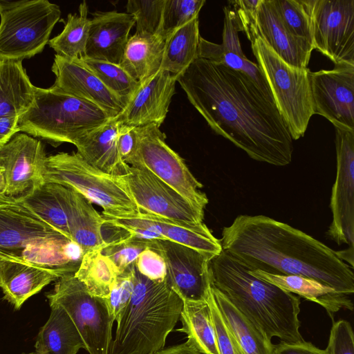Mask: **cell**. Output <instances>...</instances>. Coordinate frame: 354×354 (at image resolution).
Listing matches in <instances>:
<instances>
[{"mask_svg": "<svg viewBox=\"0 0 354 354\" xmlns=\"http://www.w3.org/2000/svg\"><path fill=\"white\" fill-rule=\"evenodd\" d=\"M177 82L211 129L250 158L275 166L291 162L293 140L285 121L244 73L198 57Z\"/></svg>", "mask_w": 354, "mask_h": 354, "instance_id": "obj_1", "label": "cell"}, {"mask_svg": "<svg viewBox=\"0 0 354 354\" xmlns=\"http://www.w3.org/2000/svg\"><path fill=\"white\" fill-rule=\"evenodd\" d=\"M222 249L249 270L297 275L352 295L353 268L306 233L264 215H239L224 227Z\"/></svg>", "mask_w": 354, "mask_h": 354, "instance_id": "obj_2", "label": "cell"}, {"mask_svg": "<svg viewBox=\"0 0 354 354\" xmlns=\"http://www.w3.org/2000/svg\"><path fill=\"white\" fill-rule=\"evenodd\" d=\"M209 268L212 285L269 340H304L299 332V297L255 277L223 250L212 259Z\"/></svg>", "mask_w": 354, "mask_h": 354, "instance_id": "obj_3", "label": "cell"}, {"mask_svg": "<svg viewBox=\"0 0 354 354\" xmlns=\"http://www.w3.org/2000/svg\"><path fill=\"white\" fill-rule=\"evenodd\" d=\"M131 298L116 320L109 354H153L164 348L180 319L183 300L169 286L149 279L133 264Z\"/></svg>", "mask_w": 354, "mask_h": 354, "instance_id": "obj_4", "label": "cell"}, {"mask_svg": "<svg viewBox=\"0 0 354 354\" xmlns=\"http://www.w3.org/2000/svg\"><path fill=\"white\" fill-rule=\"evenodd\" d=\"M84 253L21 201L0 205V258L75 273Z\"/></svg>", "mask_w": 354, "mask_h": 354, "instance_id": "obj_5", "label": "cell"}, {"mask_svg": "<svg viewBox=\"0 0 354 354\" xmlns=\"http://www.w3.org/2000/svg\"><path fill=\"white\" fill-rule=\"evenodd\" d=\"M112 118L95 104L67 94L52 86L35 87L34 101L19 117V131L57 146L75 145Z\"/></svg>", "mask_w": 354, "mask_h": 354, "instance_id": "obj_6", "label": "cell"}, {"mask_svg": "<svg viewBox=\"0 0 354 354\" xmlns=\"http://www.w3.org/2000/svg\"><path fill=\"white\" fill-rule=\"evenodd\" d=\"M239 31L251 43L257 65L267 81L275 105L293 140L304 136L314 115L308 68H300L284 62L259 35L254 20L242 21Z\"/></svg>", "mask_w": 354, "mask_h": 354, "instance_id": "obj_7", "label": "cell"}, {"mask_svg": "<svg viewBox=\"0 0 354 354\" xmlns=\"http://www.w3.org/2000/svg\"><path fill=\"white\" fill-rule=\"evenodd\" d=\"M45 182L68 187L103 209V215L115 218L141 214L123 176L102 171L86 162L77 152L47 156Z\"/></svg>", "mask_w": 354, "mask_h": 354, "instance_id": "obj_8", "label": "cell"}, {"mask_svg": "<svg viewBox=\"0 0 354 354\" xmlns=\"http://www.w3.org/2000/svg\"><path fill=\"white\" fill-rule=\"evenodd\" d=\"M60 17L59 6L47 0H0V60L40 53Z\"/></svg>", "mask_w": 354, "mask_h": 354, "instance_id": "obj_9", "label": "cell"}, {"mask_svg": "<svg viewBox=\"0 0 354 354\" xmlns=\"http://www.w3.org/2000/svg\"><path fill=\"white\" fill-rule=\"evenodd\" d=\"M46 296L49 304L59 305L66 312L89 354H109L115 321L106 298L91 295L74 273L59 277L54 289Z\"/></svg>", "mask_w": 354, "mask_h": 354, "instance_id": "obj_10", "label": "cell"}, {"mask_svg": "<svg viewBox=\"0 0 354 354\" xmlns=\"http://www.w3.org/2000/svg\"><path fill=\"white\" fill-rule=\"evenodd\" d=\"M137 144L125 162L145 169L174 189L196 207L205 209L208 203L203 185L194 176L184 160L165 142L160 127L151 124L136 127Z\"/></svg>", "mask_w": 354, "mask_h": 354, "instance_id": "obj_11", "label": "cell"}, {"mask_svg": "<svg viewBox=\"0 0 354 354\" xmlns=\"http://www.w3.org/2000/svg\"><path fill=\"white\" fill-rule=\"evenodd\" d=\"M313 50L335 65H354V0H304Z\"/></svg>", "mask_w": 354, "mask_h": 354, "instance_id": "obj_12", "label": "cell"}, {"mask_svg": "<svg viewBox=\"0 0 354 354\" xmlns=\"http://www.w3.org/2000/svg\"><path fill=\"white\" fill-rule=\"evenodd\" d=\"M123 178L141 213L190 225L203 223L204 209L149 171L130 166Z\"/></svg>", "mask_w": 354, "mask_h": 354, "instance_id": "obj_13", "label": "cell"}, {"mask_svg": "<svg viewBox=\"0 0 354 354\" xmlns=\"http://www.w3.org/2000/svg\"><path fill=\"white\" fill-rule=\"evenodd\" d=\"M336 178L327 235L338 245L354 246V130L335 128Z\"/></svg>", "mask_w": 354, "mask_h": 354, "instance_id": "obj_14", "label": "cell"}, {"mask_svg": "<svg viewBox=\"0 0 354 354\" xmlns=\"http://www.w3.org/2000/svg\"><path fill=\"white\" fill-rule=\"evenodd\" d=\"M148 247L164 258L166 281L182 300L207 299L212 286L209 266L214 256L166 240L149 241Z\"/></svg>", "mask_w": 354, "mask_h": 354, "instance_id": "obj_15", "label": "cell"}, {"mask_svg": "<svg viewBox=\"0 0 354 354\" xmlns=\"http://www.w3.org/2000/svg\"><path fill=\"white\" fill-rule=\"evenodd\" d=\"M309 79L314 114L326 118L335 128L354 130V65L310 71Z\"/></svg>", "mask_w": 354, "mask_h": 354, "instance_id": "obj_16", "label": "cell"}, {"mask_svg": "<svg viewBox=\"0 0 354 354\" xmlns=\"http://www.w3.org/2000/svg\"><path fill=\"white\" fill-rule=\"evenodd\" d=\"M46 158L42 142L24 133L15 134L0 147L6 194L19 201L45 183Z\"/></svg>", "mask_w": 354, "mask_h": 354, "instance_id": "obj_17", "label": "cell"}, {"mask_svg": "<svg viewBox=\"0 0 354 354\" xmlns=\"http://www.w3.org/2000/svg\"><path fill=\"white\" fill-rule=\"evenodd\" d=\"M103 218L106 225L122 230L140 228L153 232L160 234L164 240L181 244L214 257L223 250L220 240L212 234L203 223L190 225L144 213L126 218L103 215Z\"/></svg>", "mask_w": 354, "mask_h": 354, "instance_id": "obj_18", "label": "cell"}, {"mask_svg": "<svg viewBox=\"0 0 354 354\" xmlns=\"http://www.w3.org/2000/svg\"><path fill=\"white\" fill-rule=\"evenodd\" d=\"M176 82V76L160 69L153 75L140 82L132 98L115 118L122 124L131 127L151 124L160 127L169 111Z\"/></svg>", "mask_w": 354, "mask_h": 354, "instance_id": "obj_19", "label": "cell"}, {"mask_svg": "<svg viewBox=\"0 0 354 354\" xmlns=\"http://www.w3.org/2000/svg\"><path fill=\"white\" fill-rule=\"evenodd\" d=\"M51 70L55 76L53 86L62 91L91 102L117 117L127 104L111 91L91 71L77 60L55 55Z\"/></svg>", "mask_w": 354, "mask_h": 354, "instance_id": "obj_20", "label": "cell"}, {"mask_svg": "<svg viewBox=\"0 0 354 354\" xmlns=\"http://www.w3.org/2000/svg\"><path fill=\"white\" fill-rule=\"evenodd\" d=\"M91 15L82 57L120 64L130 31L135 25L134 18L127 12L115 10L95 11Z\"/></svg>", "mask_w": 354, "mask_h": 354, "instance_id": "obj_21", "label": "cell"}, {"mask_svg": "<svg viewBox=\"0 0 354 354\" xmlns=\"http://www.w3.org/2000/svg\"><path fill=\"white\" fill-rule=\"evenodd\" d=\"M255 26L259 35L287 64L300 68H308L312 44L291 34L280 20L272 0H260Z\"/></svg>", "mask_w": 354, "mask_h": 354, "instance_id": "obj_22", "label": "cell"}, {"mask_svg": "<svg viewBox=\"0 0 354 354\" xmlns=\"http://www.w3.org/2000/svg\"><path fill=\"white\" fill-rule=\"evenodd\" d=\"M58 187L71 240L80 247L84 254L103 248L106 245L102 234L103 216L77 192L60 184Z\"/></svg>", "mask_w": 354, "mask_h": 354, "instance_id": "obj_23", "label": "cell"}, {"mask_svg": "<svg viewBox=\"0 0 354 354\" xmlns=\"http://www.w3.org/2000/svg\"><path fill=\"white\" fill-rule=\"evenodd\" d=\"M64 274L59 270L3 259L0 263V288L3 298L19 310L28 299Z\"/></svg>", "mask_w": 354, "mask_h": 354, "instance_id": "obj_24", "label": "cell"}, {"mask_svg": "<svg viewBox=\"0 0 354 354\" xmlns=\"http://www.w3.org/2000/svg\"><path fill=\"white\" fill-rule=\"evenodd\" d=\"M120 124L116 118H112L75 145L77 153L86 162L102 171L117 176L126 175L130 167L121 158L117 146Z\"/></svg>", "mask_w": 354, "mask_h": 354, "instance_id": "obj_25", "label": "cell"}, {"mask_svg": "<svg viewBox=\"0 0 354 354\" xmlns=\"http://www.w3.org/2000/svg\"><path fill=\"white\" fill-rule=\"evenodd\" d=\"M250 272L258 278L320 305L333 319L341 309L353 310L350 295L339 292L316 280L297 275L272 274L258 270Z\"/></svg>", "mask_w": 354, "mask_h": 354, "instance_id": "obj_26", "label": "cell"}, {"mask_svg": "<svg viewBox=\"0 0 354 354\" xmlns=\"http://www.w3.org/2000/svg\"><path fill=\"white\" fill-rule=\"evenodd\" d=\"M167 36L140 35L129 37L120 65L137 82H142L161 67Z\"/></svg>", "mask_w": 354, "mask_h": 354, "instance_id": "obj_27", "label": "cell"}, {"mask_svg": "<svg viewBox=\"0 0 354 354\" xmlns=\"http://www.w3.org/2000/svg\"><path fill=\"white\" fill-rule=\"evenodd\" d=\"M49 318L40 328L35 348L37 354H77L84 349V342L74 323L59 305L50 304Z\"/></svg>", "mask_w": 354, "mask_h": 354, "instance_id": "obj_28", "label": "cell"}, {"mask_svg": "<svg viewBox=\"0 0 354 354\" xmlns=\"http://www.w3.org/2000/svg\"><path fill=\"white\" fill-rule=\"evenodd\" d=\"M21 61L0 60V118L23 115L35 97Z\"/></svg>", "mask_w": 354, "mask_h": 354, "instance_id": "obj_29", "label": "cell"}, {"mask_svg": "<svg viewBox=\"0 0 354 354\" xmlns=\"http://www.w3.org/2000/svg\"><path fill=\"white\" fill-rule=\"evenodd\" d=\"M215 302L244 354H273L274 344L218 289L211 286Z\"/></svg>", "mask_w": 354, "mask_h": 354, "instance_id": "obj_30", "label": "cell"}, {"mask_svg": "<svg viewBox=\"0 0 354 354\" xmlns=\"http://www.w3.org/2000/svg\"><path fill=\"white\" fill-rule=\"evenodd\" d=\"M180 319L182 328L177 330L185 333L187 341L196 350L203 354H219L207 299L183 300Z\"/></svg>", "mask_w": 354, "mask_h": 354, "instance_id": "obj_31", "label": "cell"}, {"mask_svg": "<svg viewBox=\"0 0 354 354\" xmlns=\"http://www.w3.org/2000/svg\"><path fill=\"white\" fill-rule=\"evenodd\" d=\"M198 17L174 30L167 38L160 69L177 78L198 58Z\"/></svg>", "mask_w": 354, "mask_h": 354, "instance_id": "obj_32", "label": "cell"}, {"mask_svg": "<svg viewBox=\"0 0 354 354\" xmlns=\"http://www.w3.org/2000/svg\"><path fill=\"white\" fill-rule=\"evenodd\" d=\"M102 249L84 253L74 274L91 295L107 298L120 272L111 260L102 254Z\"/></svg>", "mask_w": 354, "mask_h": 354, "instance_id": "obj_33", "label": "cell"}, {"mask_svg": "<svg viewBox=\"0 0 354 354\" xmlns=\"http://www.w3.org/2000/svg\"><path fill=\"white\" fill-rule=\"evenodd\" d=\"M198 57L222 64L231 69L242 72L255 84L269 102L275 104L267 81L258 65L250 61L243 50L236 52L229 50L221 44H214L201 37Z\"/></svg>", "mask_w": 354, "mask_h": 354, "instance_id": "obj_34", "label": "cell"}, {"mask_svg": "<svg viewBox=\"0 0 354 354\" xmlns=\"http://www.w3.org/2000/svg\"><path fill=\"white\" fill-rule=\"evenodd\" d=\"M78 11V13L68 15L63 30L48 41L57 55L71 60L83 57L91 24L85 1L80 4Z\"/></svg>", "mask_w": 354, "mask_h": 354, "instance_id": "obj_35", "label": "cell"}, {"mask_svg": "<svg viewBox=\"0 0 354 354\" xmlns=\"http://www.w3.org/2000/svg\"><path fill=\"white\" fill-rule=\"evenodd\" d=\"M21 201L41 220L71 239L57 183L45 182Z\"/></svg>", "mask_w": 354, "mask_h": 354, "instance_id": "obj_36", "label": "cell"}, {"mask_svg": "<svg viewBox=\"0 0 354 354\" xmlns=\"http://www.w3.org/2000/svg\"><path fill=\"white\" fill-rule=\"evenodd\" d=\"M76 60L127 104L140 86V82L135 80L120 64L84 57Z\"/></svg>", "mask_w": 354, "mask_h": 354, "instance_id": "obj_37", "label": "cell"}, {"mask_svg": "<svg viewBox=\"0 0 354 354\" xmlns=\"http://www.w3.org/2000/svg\"><path fill=\"white\" fill-rule=\"evenodd\" d=\"M120 231L122 236L106 241L101 251L121 272L135 263L139 254L148 248L149 241L132 236L122 230Z\"/></svg>", "mask_w": 354, "mask_h": 354, "instance_id": "obj_38", "label": "cell"}, {"mask_svg": "<svg viewBox=\"0 0 354 354\" xmlns=\"http://www.w3.org/2000/svg\"><path fill=\"white\" fill-rule=\"evenodd\" d=\"M165 0H129L127 13L135 20L136 32L140 35L162 33V19Z\"/></svg>", "mask_w": 354, "mask_h": 354, "instance_id": "obj_39", "label": "cell"}, {"mask_svg": "<svg viewBox=\"0 0 354 354\" xmlns=\"http://www.w3.org/2000/svg\"><path fill=\"white\" fill-rule=\"evenodd\" d=\"M272 2L280 20L288 30L312 44L310 20L305 1L272 0Z\"/></svg>", "mask_w": 354, "mask_h": 354, "instance_id": "obj_40", "label": "cell"}, {"mask_svg": "<svg viewBox=\"0 0 354 354\" xmlns=\"http://www.w3.org/2000/svg\"><path fill=\"white\" fill-rule=\"evenodd\" d=\"M205 3V0H165L162 33L168 36L174 30L198 17Z\"/></svg>", "mask_w": 354, "mask_h": 354, "instance_id": "obj_41", "label": "cell"}, {"mask_svg": "<svg viewBox=\"0 0 354 354\" xmlns=\"http://www.w3.org/2000/svg\"><path fill=\"white\" fill-rule=\"evenodd\" d=\"M133 286L134 275L132 265L118 275L106 298L108 308L114 321L118 319L129 302Z\"/></svg>", "mask_w": 354, "mask_h": 354, "instance_id": "obj_42", "label": "cell"}, {"mask_svg": "<svg viewBox=\"0 0 354 354\" xmlns=\"http://www.w3.org/2000/svg\"><path fill=\"white\" fill-rule=\"evenodd\" d=\"M207 301L211 309L219 354H244L234 335L225 323L215 302L211 289Z\"/></svg>", "mask_w": 354, "mask_h": 354, "instance_id": "obj_43", "label": "cell"}, {"mask_svg": "<svg viewBox=\"0 0 354 354\" xmlns=\"http://www.w3.org/2000/svg\"><path fill=\"white\" fill-rule=\"evenodd\" d=\"M134 266L138 272L151 281L162 282L166 279L167 267L164 258L149 247L139 254Z\"/></svg>", "mask_w": 354, "mask_h": 354, "instance_id": "obj_44", "label": "cell"}, {"mask_svg": "<svg viewBox=\"0 0 354 354\" xmlns=\"http://www.w3.org/2000/svg\"><path fill=\"white\" fill-rule=\"evenodd\" d=\"M326 349L329 354H354V335L348 322H333Z\"/></svg>", "mask_w": 354, "mask_h": 354, "instance_id": "obj_45", "label": "cell"}, {"mask_svg": "<svg viewBox=\"0 0 354 354\" xmlns=\"http://www.w3.org/2000/svg\"><path fill=\"white\" fill-rule=\"evenodd\" d=\"M137 144L135 127L120 124L117 136V146L120 156L125 162L133 153Z\"/></svg>", "mask_w": 354, "mask_h": 354, "instance_id": "obj_46", "label": "cell"}, {"mask_svg": "<svg viewBox=\"0 0 354 354\" xmlns=\"http://www.w3.org/2000/svg\"><path fill=\"white\" fill-rule=\"evenodd\" d=\"M273 354H329L327 349H321L311 342L303 340L299 342H280L273 347Z\"/></svg>", "mask_w": 354, "mask_h": 354, "instance_id": "obj_47", "label": "cell"}, {"mask_svg": "<svg viewBox=\"0 0 354 354\" xmlns=\"http://www.w3.org/2000/svg\"><path fill=\"white\" fill-rule=\"evenodd\" d=\"M19 116L0 118V147L6 144L17 132Z\"/></svg>", "mask_w": 354, "mask_h": 354, "instance_id": "obj_48", "label": "cell"}, {"mask_svg": "<svg viewBox=\"0 0 354 354\" xmlns=\"http://www.w3.org/2000/svg\"><path fill=\"white\" fill-rule=\"evenodd\" d=\"M153 354H203L188 341L175 346L162 348Z\"/></svg>", "mask_w": 354, "mask_h": 354, "instance_id": "obj_49", "label": "cell"}, {"mask_svg": "<svg viewBox=\"0 0 354 354\" xmlns=\"http://www.w3.org/2000/svg\"><path fill=\"white\" fill-rule=\"evenodd\" d=\"M6 194V183L3 167L0 165V205L17 202Z\"/></svg>", "mask_w": 354, "mask_h": 354, "instance_id": "obj_50", "label": "cell"}, {"mask_svg": "<svg viewBox=\"0 0 354 354\" xmlns=\"http://www.w3.org/2000/svg\"><path fill=\"white\" fill-rule=\"evenodd\" d=\"M26 354H37V353L35 352V353H26Z\"/></svg>", "mask_w": 354, "mask_h": 354, "instance_id": "obj_51", "label": "cell"}, {"mask_svg": "<svg viewBox=\"0 0 354 354\" xmlns=\"http://www.w3.org/2000/svg\"><path fill=\"white\" fill-rule=\"evenodd\" d=\"M1 259H3L0 258V263H1Z\"/></svg>", "mask_w": 354, "mask_h": 354, "instance_id": "obj_52", "label": "cell"}]
</instances>
